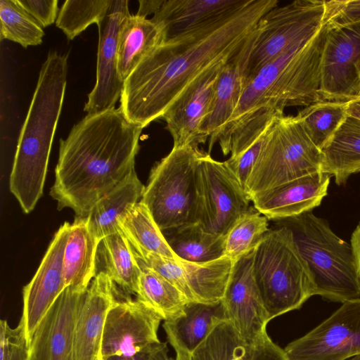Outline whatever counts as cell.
I'll return each instance as SVG.
<instances>
[{
	"label": "cell",
	"instance_id": "cell-1",
	"mask_svg": "<svg viewBox=\"0 0 360 360\" xmlns=\"http://www.w3.org/2000/svg\"><path fill=\"white\" fill-rule=\"evenodd\" d=\"M278 4V0H247L211 25L165 40L125 79L120 107L124 116L143 129L162 118L198 77L227 63Z\"/></svg>",
	"mask_w": 360,
	"mask_h": 360
},
{
	"label": "cell",
	"instance_id": "cell-2",
	"mask_svg": "<svg viewBox=\"0 0 360 360\" xmlns=\"http://www.w3.org/2000/svg\"><path fill=\"white\" fill-rule=\"evenodd\" d=\"M143 128L121 109L86 114L60 140L50 195L58 209L85 217L94 205L135 169Z\"/></svg>",
	"mask_w": 360,
	"mask_h": 360
},
{
	"label": "cell",
	"instance_id": "cell-3",
	"mask_svg": "<svg viewBox=\"0 0 360 360\" xmlns=\"http://www.w3.org/2000/svg\"><path fill=\"white\" fill-rule=\"evenodd\" d=\"M329 28L325 14L313 36L247 77L238 104L218 140L224 155L231 152L233 133L261 110L284 112L287 107H305L323 101L321 68Z\"/></svg>",
	"mask_w": 360,
	"mask_h": 360
},
{
	"label": "cell",
	"instance_id": "cell-4",
	"mask_svg": "<svg viewBox=\"0 0 360 360\" xmlns=\"http://www.w3.org/2000/svg\"><path fill=\"white\" fill-rule=\"evenodd\" d=\"M68 57L50 51L22 126L9 179L11 193L25 214L43 194L49 155L67 85Z\"/></svg>",
	"mask_w": 360,
	"mask_h": 360
},
{
	"label": "cell",
	"instance_id": "cell-5",
	"mask_svg": "<svg viewBox=\"0 0 360 360\" xmlns=\"http://www.w3.org/2000/svg\"><path fill=\"white\" fill-rule=\"evenodd\" d=\"M292 233L309 268L315 295L339 302L360 299V274L351 245L311 211L277 221Z\"/></svg>",
	"mask_w": 360,
	"mask_h": 360
},
{
	"label": "cell",
	"instance_id": "cell-6",
	"mask_svg": "<svg viewBox=\"0 0 360 360\" xmlns=\"http://www.w3.org/2000/svg\"><path fill=\"white\" fill-rule=\"evenodd\" d=\"M252 273L270 321L315 295L308 264L285 226L269 229L255 247Z\"/></svg>",
	"mask_w": 360,
	"mask_h": 360
},
{
	"label": "cell",
	"instance_id": "cell-7",
	"mask_svg": "<svg viewBox=\"0 0 360 360\" xmlns=\"http://www.w3.org/2000/svg\"><path fill=\"white\" fill-rule=\"evenodd\" d=\"M321 150L295 116L278 114L268 131L245 185L249 198L294 179L321 172Z\"/></svg>",
	"mask_w": 360,
	"mask_h": 360
},
{
	"label": "cell",
	"instance_id": "cell-8",
	"mask_svg": "<svg viewBox=\"0 0 360 360\" xmlns=\"http://www.w3.org/2000/svg\"><path fill=\"white\" fill-rule=\"evenodd\" d=\"M205 152L172 148L150 170L141 201L161 229L196 223V171Z\"/></svg>",
	"mask_w": 360,
	"mask_h": 360
},
{
	"label": "cell",
	"instance_id": "cell-9",
	"mask_svg": "<svg viewBox=\"0 0 360 360\" xmlns=\"http://www.w3.org/2000/svg\"><path fill=\"white\" fill-rule=\"evenodd\" d=\"M325 14L326 1L323 0H295L271 8L257 26L248 76L313 36L321 26Z\"/></svg>",
	"mask_w": 360,
	"mask_h": 360
},
{
	"label": "cell",
	"instance_id": "cell-10",
	"mask_svg": "<svg viewBox=\"0 0 360 360\" xmlns=\"http://www.w3.org/2000/svg\"><path fill=\"white\" fill-rule=\"evenodd\" d=\"M196 223L207 232L225 236L250 208L247 193L224 162L205 153L196 171Z\"/></svg>",
	"mask_w": 360,
	"mask_h": 360
},
{
	"label": "cell",
	"instance_id": "cell-11",
	"mask_svg": "<svg viewBox=\"0 0 360 360\" xmlns=\"http://www.w3.org/2000/svg\"><path fill=\"white\" fill-rule=\"evenodd\" d=\"M289 360H347L360 355V299L342 303L330 317L285 349Z\"/></svg>",
	"mask_w": 360,
	"mask_h": 360
},
{
	"label": "cell",
	"instance_id": "cell-12",
	"mask_svg": "<svg viewBox=\"0 0 360 360\" xmlns=\"http://www.w3.org/2000/svg\"><path fill=\"white\" fill-rule=\"evenodd\" d=\"M321 94L323 101H349L360 97V22L339 27L330 24L323 53Z\"/></svg>",
	"mask_w": 360,
	"mask_h": 360
},
{
	"label": "cell",
	"instance_id": "cell-13",
	"mask_svg": "<svg viewBox=\"0 0 360 360\" xmlns=\"http://www.w3.org/2000/svg\"><path fill=\"white\" fill-rule=\"evenodd\" d=\"M162 320L160 313L138 298L119 300L105 320L102 359L133 355L160 342L158 330Z\"/></svg>",
	"mask_w": 360,
	"mask_h": 360
},
{
	"label": "cell",
	"instance_id": "cell-14",
	"mask_svg": "<svg viewBox=\"0 0 360 360\" xmlns=\"http://www.w3.org/2000/svg\"><path fill=\"white\" fill-rule=\"evenodd\" d=\"M129 15L127 0H112L107 13L97 24L96 79L84 105L87 114L115 108L121 96L124 81L118 70V43L122 26Z\"/></svg>",
	"mask_w": 360,
	"mask_h": 360
},
{
	"label": "cell",
	"instance_id": "cell-15",
	"mask_svg": "<svg viewBox=\"0 0 360 360\" xmlns=\"http://www.w3.org/2000/svg\"><path fill=\"white\" fill-rule=\"evenodd\" d=\"M253 251L236 261L221 300L226 320L254 345L267 335L270 321L252 273Z\"/></svg>",
	"mask_w": 360,
	"mask_h": 360
},
{
	"label": "cell",
	"instance_id": "cell-16",
	"mask_svg": "<svg viewBox=\"0 0 360 360\" xmlns=\"http://www.w3.org/2000/svg\"><path fill=\"white\" fill-rule=\"evenodd\" d=\"M86 290H63L34 330L27 360H75V326Z\"/></svg>",
	"mask_w": 360,
	"mask_h": 360
},
{
	"label": "cell",
	"instance_id": "cell-17",
	"mask_svg": "<svg viewBox=\"0 0 360 360\" xmlns=\"http://www.w3.org/2000/svg\"><path fill=\"white\" fill-rule=\"evenodd\" d=\"M70 227L67 221L59 227L34 276L23 288L21 318L29 343L43 317L66 288L63 261Z\"/></svg>",
	"mask_w": 360,
	"mask_h": 360
},
{
	"label": "cell",
	"instance_id": "cell-18",
	"mask_svg": "<svg viewBox=\"0 0 360 360\" xmlns=\"http://www.w3.org/2000/svg\"><path fill=\"white\" fill-rule=\"evenodd\" d=\"M223 65L212 68L198 77L162 116L172 136L173 148H197L207 141L201 133V127L209 113Z\"/></svg>",
	"mask_w": 360,
	"mask_h": 360
},
{
	"label": "cell",
	"instance_id": "cell-19",
	"mask_svg": "<svg viewBox=\"0 0 360 360\" xmlns=\"http://www.w3.org/2000/svg\"><path fill=\"white\" fill-rule=\"evenodd\" d=\"M119 301L115 283L100 271L91 282L80 307L75 333V360H101L108 314Z\"/></svg>",
	"mask_w": 360,
	"mask_h": 360
},
{
	"label": "cell",
	"instance_id": "cell-20",
	"mask_svg": "<svg viewBox=\"0 0 360 360\" xmlns=\"http://www.w3.org/2000/svg\"><path fill=\"white\" fill-rule=\"evenodd\" d=\"M330 176L319 172L254 195L253 207L268 219L282 220L311 211L328 194Z\"/></svg>",
	"mask_w": 360,
	"mask_h": 360
},
{
	"label": "cell",
	"instance_id": "cell-21",
	"mask_svg": "<svg viewBox=\"0 0 360 360\" xmlns=\"http://www.w3.org/2000/svg\"><path fill=\"white\" fill-rule=\"evenodd\" d=\"M255 31L221 70L209 113L201 127L203 137L209 140V154L218 142L242 96Z\"/></svg>",
	"mask_w": 360,
	"mask_h": 360
},
{
	"label": "cell",
	"instance_id": "cell-22",
	"mask_svg": "<svg viewBox=\"0 0 360 360\" xmlns=\"http://www.w3.org/2000/svg\"><path fill=\"white\" fill-rule=\"evenodd\" d=\"M247 0H162L150 18L165 40L211 25L242 7Z\"/></svg>",
	"mask_w": 360,
	"mask_h": 360
},
{
	"label": "cell",
	"instance_id": "cell-23",
	"mask_svg": "<svg viewBox=\"0 0 360 360\" xmlns=\"http://www.w3.org/2000/svg\"><path fill=\"white\" fill-rule=\"evenodd\" d=\"M98 240L89 229L86 217H75L70 224L63 270L65 287L86 290L97 274Z\"/></svg>",
	"mask_w": 360,
	"mask_h": 360
},
{
	"label": "cell",
	"instance_id": "cell-24",
	"mask_svg": "<svg viewBox=\"0 0 360 360\" xmlns=\"http://www.w3.org/2000/svg\"><path fill=\"white\" fill-rule=\"evenodd\" d=\"M144 189L134 169L94 205L85 217L98 240L120 229V221L141 200Z\"/></svg>",
	"mask_w": 360,
	"mask_h": 360
},
{
	"label": "cell",
	"instance_id": "cell-25",
	"mask_svg": "<svg viewBox=\"0 0 360 360\" xmlns=\"http://www.w3.org/2000/svg\"><path fill=\"white\" fill-rule=\"evenodd\" d=\"M222 320L226 318L221 300L211 304L190 302L181 315L165 321L163 328L169 343L192 354Z\"/></svg>",
	"mask_w": 360,
	"mask_h": 360
},
{
	"label": "cell",
	"instance_id": "cell-26",
	"mask_svg": "<svg viewBox=\"0 0 360 360\" xmlns=\"http://www.w3.org/2000/svg\"><path fill=\"white\" fill-rule=\"evenodd\" d=\"M165 41L163 29L150 18L137 14L127 17L118 43V70L124 82L136 67Z\"/></svg>",
	"mask_w": 360,
	"mask_h": 360
},
{
	"label": "cell",
	"instance_id": "cell-27",
	"mask_svg": "<svg viewBox=\"0 0 360 360\" xmlns=\"http://www.w3.org/2000/svg\"><path fill=\"white\" fill-rule=\"evenodd\" d=\"M321 172L333 176L338 185L360 172V120L348 115L321 149Z\"/></svg>",
	"mask_w": 360,
	"mask_h": 360
},
{
	"label": "cell",
	"instance_id": "cell-28",
	"mask_svg": "<svg viewBox=\"0 0 360 360\" xmlns=\"http://www.w3.org/2000/svg\"><path fill=\"white\" fill-rule=\"evenodd\" d=\"M98 257L104 271L127 294H136L141 268L134 248L122 231L104 237L99 243Z\"/></svg>",
	"mask_w": 360,
	"mask_h": 360
},
{
	"label": "cell",
	"instance_id": "cell-29",
	"mask_svg": "<svg viewBox=\"0 0 360 360\" xmlns=\"http://www.w3.org/2000/svg\"><path fill=\"white\" fill-rule=\"evenodd\" d=\"M120 228L136 255L153 254L179 261L148 207L140 200L120 221Z\"/></svg>",
	"mask_w": 360,
	"mask_h": 360
},
{
	"label": "cell",
	"instance_id": "cell-30",
	"mask_svg": "<svg viewBox=\"0 0 360 360\" xmlns=\"http://www.w3.org/2000/svg\"><path fill=\"white\" fill-rule=\"evenodd\" d=\"M179 262L196 302L211 304L222 300L236 262L223 256L202 263Z\"/></svg>",
	"mask_w": 360,
	"mask_h": 360
},
{
	"label": "cell",
	"instance_id": "cell-31",
	"mask_svg": "<svg viewBox=\"0 0 360 360\" xmlns=\"http://www.w3.org/2000/svg\"><path fill=\"white\" fill-rule=\"evenodd\" d=\"M162 233L171 249L181 260L202 263L224 256V236L208 233L198 223Z\"/></svg>",
	"mask_w": 360,
	"mask_h": 360
},
{
	"label": "cell",
	"instance_id": "cell-32",
	"mask_svg": "<svg viewBox=\"0 0 360 360\" xmlns=\"http://www.w3.org/2000/svg\"><path fill=\"white\" fill-rule=\"evenodd\" d=\"M141 268L139 279L137 298L150 305L163 317L164 321L181 315L190 302L172 283L151 269Z\"/></svg>",
	"mask_w": 360,
	"mask_h": 360
},
{
	"label": "cell",
	"instance_id": "cell-33",
	"mask_svg": "<svg viewBox=\"0 0 360 360\" xmlns=\"http://www.w3.org/2000/svg\"><path fill=\"white\" fill-rule=\"evenodd\" d=\"M347 103L318 101L305 106L296 115L309 137L321 150L349 115Z\"/></svg>",
	"mask_w": 360,
	"mask_h": 360
},
{
	"label": "cell",
	"instance_id": "cell-34",
	"mask_svg": "<svg viewBox=\"0 0 360 360\" xmlns=\"http://www.w3.org/2000/svg\"><path fill=\"white\" fill-rule=\"evenodd\" d=\"M251 350L231 323L222 320L191 354L190 360H249Z\"/></svg>",
	"mask_w": 360,
	"mask_h": 360
},
{
	"label": "cell",
	"instance_id": "cell-35",
	"mask_svg": "<svg viewBox=\"0 0 360 360\" xmlns=\"http://www.w3.org/2000/svg\"><path fill=\"white\" fill-rule=\"evenodd\" d=\"M268 220L250 206L224 236V256L236 262L253 251L269 230Z\"/></svg>",
	"mask_w": 360,
	"mask_h": 360
},
{
	"label": "cell",
	"instance_id": "cell-36",
	"mask_svg": "<svg viewBox=\"0 0 360 360\" xmlns=\"http://www.w3.org/2000/svg\"><path fill=\"white\" fill-rule=\"evenodd\" d=\"M0 35L26 48L41 44L44 32L18 0H0Z\"/></svg>",
	"mask_w": 360,
	"mask_h": 360
},
{
	"label": "cell",
	"instance_id": "cell-37",
	"mask_svg": "<svg viewBox=\"0 0 360 360\" xmlns=\"http://www.w3.org/2000/svg\"><path fill=\"white\" fill-rule=\"evenodd\" d=\"M112 0H67L60 8L56 21L70 40L93 23L98 24L107 13Z\"/></svg>",
	"mask_w": 360,
	"mask_h": 360
},
{
	"label": "cell",
	"instance_id": "cell-38",
	"mask_svg": "<svg viewBox=\"0 0 360 360\" xmlns=\"http://www.w3.org/2000/svg\"><path fill=\"white\" fill-rule=\"evenodd\" d=\"M136 257L139 264L151 269L167 279L176 286L189 302H196L187 283L179 260L175 261L153 254H146L143 256L136 254Z\"/></svg>",
	"mask_w": 360,
	"mask_h": 360
},
{
	"label": "cell",
	"instance_id": "cell-39",
	"mask_svg": "<svg viewBox=\"0 0 360 360\" xmlns=\"http://www.w3.org/2000/svg\"><path fill=\"white\" fill-rule=\"evenodd\" d=\"M0 328V360H27L30 343L23 319L14 328L6 320H1Z\"/></svg>",
	"mask_w": 360,
	"mask_h": 360
},
{
	"label": "cell",
	"instance_id": "cell-40",
	"mask_svg": "<svg viewBox=\"0 0 360 360\" xmlns=\"http://www.w3.org/2000/svg\"><path fill=\"white\" fill-rule=\"evenodd\" d=\"M326 17L333 27L360 22V0L326 1Z\"/></svg>",
	"mask_w": 360,
	"mask_h": 360
},
{
	"label": "cell",
	"instance_id": "cell-41",
	"mask_svg": "<svg viewBox=\"0 0 360 360\" xmlns=\"http://www.w3.org/2000/svg\"><path fill=\"white\" fill-rule=\"evenodd\" d=\"M20 5L42 27L56 21L58 0H18Z\"/></svg>",
	"mask_w": 360,
	"mask_h": 360
},
{
	"label": "cell",
	"instance_id": "cell-42",
	"mask_svg": "<svg viewBox=\"0 0 360 360\" xmlns=\"http://www.w3.org/2000/svg\"><path fill=\"white\" fill-rule=\"evenodd\" d=\"M249 360H289L283 349L276 345L267 335L252 345Z\"/></svg>",
	"mask_w": 360,
	"mask_h": 360
},
{
	"label": "cell",
	"instance_id": "cell-43",
	"mask_svg": "<svg viewBox=\"0 0 360 360\" xmlns=\"http://www.w3.org/2000/svg\"><path fill=\"white\" fill-rule=\"evenodd\" d=\"M103 360H173L168 356L166 342H159L130 356H113Z\"/></svg>",
	"mask_w": 360,
	"mask_h": 360
},
{
	"label": "cell",
	"instance_id": "cell-44",
	"mask_svg": "<svg viewBox=\"0 0 360 360\" xmlns=\"http://www.w3.org/2000/svg\"><path fill=\"white\" fill-rule=\"evenodd\" d=\"M139 2V7L136 14L146 18L149 15L155 14L160 8L162 0H141Z\"/></svg>",
	"mask_w": 360,
	"mask_h": 360
},
{
	"label": "cell",
	"instance_id": "cell-45",
	"mask_svg": "<svg viewBox=\"0 0 360 360\" xmlns=\"http://www.w3.org/2000/svg\"><path fill=\"white\" fill-rule=\"evenodd\" d=\"M350 245L360 274V221L352 234Z\"/></svg>",
	"mask_w": 360,
	"mask_h": 360
},
{
	"label": "cell",
	"instance_id": "cell-46",
	"mask_svg": "<svg viewBox=\"0 0 360 360\" xmlns=\"http://www.w3.org/2000/svg\"><path fill=\"white\" fill-rule=\"evenodd\" d=\"M347 110L349 115L360 120V97L349 101Z\"/></svg>",
	"mask_w": 360,
	"mask_h": 360
},
{
	"label": "cell",
	"instance_id": "cell-47",
	"mask_svg": "<svg viewBox=\"0 0 360 360\" xmlns=\"http://www.w3.org/2000/svg\"><path fill=\"white\" fill-rule=\"evenodd\" d=\"M175 350L176 357L174 360H190L191 354L175 343L170 344Z\"/></svg>",
	"mask_w": 360,
	"mask_h": 360
},
{
	"label": "cell",
	"instance_id": "cell-48",
	"mask_svg": "<svg viewBox=\"0 0 360 360\" xmlns=\"http://www.w3.org/2000/svg\"><path fill=\"white\" fill-rule=\"evenodd\" d=\"M350 360H360V355L359 356H354L353 357L352 359Z\"/></svg>",
	"mask_w": 360,
	"mask_h": 360
},
{
	"label": "cell",
	"instance_id": "cell-49",
	"mask_svg": "<svg viewBox=\"0 0 360 360\" xmlns=\"http://www.w3.org/2000/svg\"><path fill=\"white\" fill-rule=\"evenodd\" d=\"M101 360H103V359H101Z\"/></svg>",
	"mask_w": 360,
	"mask_h": 360
}]
</instances>
